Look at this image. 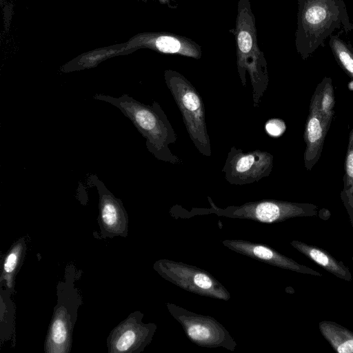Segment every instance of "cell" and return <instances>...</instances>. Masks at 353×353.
Wrapping results in <instances>:
<instances>
[{"mask_svg":"<svg viewBox=\"0 0 353 353\" xmlns=\"http://www.w3.org/2000/svg\"><path fill=\"white\" fill-rule=\"evenodd\" d=\"M352 30L343 0H298L295 46L306 59L334 33Z\"/></svg>","mask_w":353,"mask_h":353,"instance_id":"1","label":"cell"},{"mask_svg":"<svg viewBox=\"0 0 353 353\" xmlns=\"http://www.w3.org/2000/svg\"><path fill=\"white\" fill-rule=\"evenodd\" d=\"M93 98L108 102L120 110L145 139L148 150L156 159L172 164H182V160L169 148L176 142L177 136L158 102L145 105L128 94L114 97L97 94Z\"/></svg>","mask_w":353,"mask_h":353,"instance_id":"2","label":"cell"},{"mask_svg":"<svg viewBox=\"0 0 353 353\" xmlns=\"http://www.w3.org/2000/svg\"><path fill=\"white\" fill-rule=\"evenodd\" d=\"M233 33L239 77L242 85L245 86L248 73L253 106L256 108L268 88L269 74L266 59L258 45L256 19L250 0H239Z\"/></svg>","mask_w":353,"mask_h":353,"instance_id":"3","label":"cell"},{"mask_svg":"<svg viewBox=\"0 0 353 353\" xmlns=\"http://www.w3.org/2000/svg\"><path fill=\"white\" fill-rule=\"evenodd\" d=\"M77 278V270L72 264H70L65 270L63 279L57 283V304L44 343L46 353H69L71 350L78 309L83 303L74 283Z\"/></svg>","mask_w":353,"mask_h":353,"instance_id":"4","label":"cell"},{"mask_svg":"<svg viewBox=\"0 0 353 353\" xmlns=\"http://www.w3.org/2000/svg\"><path fill=\"white\" fill-rule=\"evenodd\" d=\"M164 79L181 113L190 139L202 155L210 157L211 144L201 96L194 85L176 70H165Z\"/></svg>","mask_w":353,"mask_h":353,"instance_id":"5","label":"cell"},{"mask_svg":"<svg viewBox=\"0 0 353 353\" xmlns=\"http://www.w3.org/2000/svg\"><path fill=\"white\" fill-rule=\"evenodd\" d=\"M211 208L208 213L230 218L246 219L266 223L281 222L294 217L314 216L318 207L312 203L265 199L245 203L239 206L216 207L208 197Z\"/></svg>","mask_w":353,"mask_h":353,"instance_id":"6","label":"cell"},{"mask_svg":"<svg viewBox=\"0 0 353 353\" xmlns=\"http://www.w3.org/2000/svg\"><path fill=\"white\" fill-rule=\"evenodd\" d=\"M154 269L165 280L176 286L203 296L228 301L229 292L206 270L169 259H160Z\"/></svg>","mask_w":353,"mask_h":353,"instance_id":"7","label":"cell"},{"mask_svg":"<svg viewBox=\"0 0 353 353\" xmlns=\"http://www.w3.org/2000/svg\"><path fill=\"white\" fill-rule=\"evenodd\" d=\"M166 305L191 342L203 347H221L230 351L235 350V341L224 326L214 318L192 312L173 303H168Z\"/></svg>","mask_w":353,"mask_h":353,"instance_id":"8","label":"cell"},{"mask_svg":"<svg viewBox=\"0 0 353 353\" xmlns=\"http://www.w3.org/2000/svg\"><path fill=\"white\" fill-rule=\"evenodd\" d=\"M273 160L274 157L268 152L259 150L244 152L232 146L228 153L222 172L226 181L232 185L250 184L270 174Z\"/></svg>","mask_w":353,"mask_h":353,"instance_id":"9","label":"cell"},{"mask_svg":"<svg viewBox=\"0 0 353 353\" xmlns=\"http://www.w3.org/2000/svg\"><path fill=\"white\" fill-rule=\"evenodd\" d=\"M140 311L130 313L116 325L107 339L108 353H140L151 343L157 330L154 323L142 321Z\"/></svg>","mask_w":353,"mask_h":353,"instance_id":"10","label":"cell"},{"mask_svg":"<svg viewBox=\"0 0 353 353\" xmlns=\"http://www.w3.org/2000/svg\"><path fill=\"white\" fill-rule=\"evenodd\" d=\"M90 184L99 194L98 223L102 238L126 237L128 234V216L122 201L94 175L89 176Z\"/></svg>","mask_w":353,"mask_h":353,"instance_id":"11","label":"cell"},{"mask_svg":"<svg viewBox=\"0 0 353 353\" xmlns=\"http://www.w3.org/2000/svg\"><path fill=\"white\" fill-rule=\"evenodd\" d=\"M332 121L324 118L319 108L317 98L314 93L310 99L303 138L305 150L303 154L304 166L308 171L319 160L327 133Z\"/></svg>","mask_w":353,"mask_h":353,"instance_id":"12","label":"cell"},{"mask_svg":"<svg viewBox=\"0 0 353 353\" xmlns=\"http://www.w3.org/2000/svg\"><path fill=\"white\" fill-rule=\"evenodd\" d=\"M223 245L237 253L248 256L269 265L299 273L321 276L322 274L316 270L301 265L274 249L263 244L249 242L243 240H225Z\"/></svg>","mask_w":353,"mask_h":353,"instance_id":"13","label":"cell"},{"mask_svg":"<svg viewBox=\"0 0 353 353\" xmlns=\"http://www.w3.org/2000/svg\"><path fill=\"white\" fill-rule=\"evenodd\" d=\"M290 244L309 259L336 277L346 281H350L352 279L349 268L326 250L296 240L292 241Z\"/></svg>","mask_w":353,"mask_h":353,"instance_id":"14","label":"cell"},{"mask_svg":"<svg viewBox=\"0 0 353 353\" xmlns=\"http://www.w3.org/2000/svg\"><path fill=\"white\" fill-rule=\"evenodd\" d=\"M26 251V243L24 237L19 239L10 247L5 255L0 279L1 285L6 287L10 293L14 291V279L18 273Z\"/></svg>","mask_w":353,"mask_h":353,"instance_id":"15","label":"cell"},{"mask_svg":"<svg viewBox=\"0 0 353 353\" xmlns=\"http://www.w3.org/2000/svg\"><path fill=\"white\" fill-rule=\"evenodd\" d=\"M320 332L334 350L339 353H353V332L334 321H322Z\"/></svg>","mask_w":353,"mask_h":353,"instance_id":"16","label":"cell"},{"mask_svg":"<svg viewBox=\"0 0 353 353\" xmlns=\"http://www.w3.org/2000/svg\"><path fill=\"white\" fill-rule=\"evenodd\" d=\"M341 197L347 209L353 212V128L348 137L344 162L343 188Z\"/></svg>","mask_w":353,"mask_h":353,"instance_id":"17","label":"cell"},{"mask_svg":"<svg viewBox=\"0 0 353 353\" xmlns=\"http://www.w3.org/2000/svg\"><path fill=\"white\" fill-rule=\"evenodd\" d=\"M314 93L316 96L318 108L322 116L332 121L335 97L332 79L327 77H324L317 85Z\"/></svg>","mask_w":353,"mask_h":353,"instance_id":"18","label":"cell"},{"mask_svg":"<svg viewBox=\"0 0 353 353\" xmlns=\"http://www.w3.org/2000/svg\"><path fill=\"white\" fill-rule=\"evenodd\" d=\"M330 46L334 57L342 70L353 79V48L345 42L339 35L330 38Z\"/></svg>","mask_w":353,"mask_h":353,"instance_id":"19","label":"cell"},{"mask_svg":"<svg viewBox=\"0 0 353 353\" xmlns=\"http://www.w3.org/2000/svg\"><path fill=\"white\" fill-rule=\"evenodd\" d=\"M265 131L271 137H276L281 136L285 131V125L284 122L278 119H272L265 123Z\"/></svg>","mask_w":353,"mask_h":353,"instance_id":"20","label":"cell"},{"mask_svg":"<svg viewBox=\"0 0 353 353\" xmlns=\"http://www.w3.org/2000/svg\"><path fill=\"white\" fill-rule=\"evenodd\" d=\"M352 30H353V21H352Z\"/></svg>","mask_w":353,"mask_h":353,"instance_id":"21","label":"cell"}]
</instances>
